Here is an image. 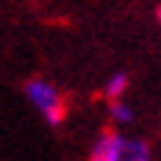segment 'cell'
I'll return each mask as SVG.
<instances>
[{
	"label": "cell",
	"instance_id": "1",
	"mask_svg": "<svg viewBox=\"0 0 161 161\" xmlns=\"http://www.w3.org/2000/svg\"><path fill=\"white\" fill-rule=\"evenodd\" d=\"M25 95H28V100H31L39 111L45 114V119H47L53 128L64 122L67 108H64V100H61V92H58L47 78H31V80H25Z\"/></svg>",
	"mask_w": 161,
	"mask_h": 161
},
{
	"label": "cell",
	"instance_id": "2",
	"mask_svg": "<svg viewBox=\"0 0 161 161\" xmlns=\"http://www.w3.org/2000/svg\"><path fill=\"white\" fill-rule=\"evenodd\" d=\"M122 142H125V136H119V133H103L92 147L89 161H119Z\"/></svg>",
	"mask_w": 161,
	"mask_h": 161
},
{
	"label": "cell",
	"instance_id": "3",
	"mask_svg": "<svg viewBox=\"0 0 161 161\" xmlns=\"http://www.w3.org/2000/svg\"><path fill=\"white\" fill-rule=\"evenodd\" d=\"M119 161H150V147H147V142H142V139H128L125 136Z\"/></svg>",
	"mask_w": 161,
	"mask_h": 161
},
{
	"label": "cell",
	"instance_id": "4",
	"mask_svg": "<svg viewBox=\"0 0 161 161\" xmlns=\"http://www.w3.org/2000/svg\"><path fill=\"white\" fill-rule=\"evenodd\" d=\"M125 89H128V75L125 72H114L111 78L106 80V97H111V100H119V97L125 95Z\"/></svg>",
	"mask_w": 161,
	"mask_h": 161
},
{
	"label": "cell",
	"instance_id": "5",
	"mask_svg": "<svg viewBox=\"0 0 161 161\" xmlns=\"http://www.w3.org/2000/svg\"><path fill=\"white\" fill-rule=\"evenodd\" d=\"M111 117L117 122H130L133 119V111H130L125 103H119V100H111Z\"/></svg>",
	"mask_w": 161,
	"mask_h": 161
},
{
	"label": "cell",
	"instance_id": "6",
	"mask_svg": "<svg viewBox=\"0 0 161 161\" xmlns=\"http://www.w3.org/2000/svg\"><path fill=\"white\" fill-rule=\"evenodd\" d=\"M158 22H161V6H158Z\"/></svg>",
	"mask_w": 161,
	"mask_h": 161
}]
</instances>
